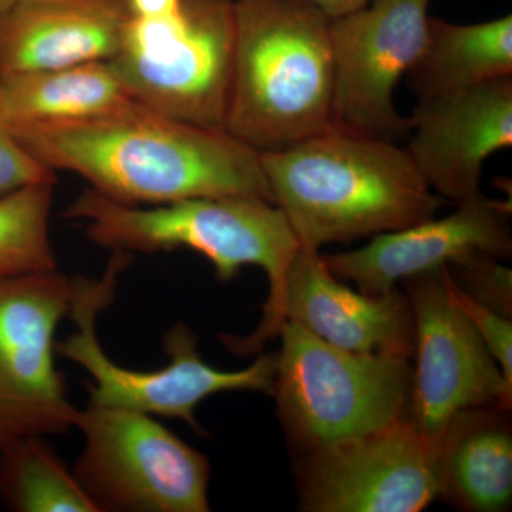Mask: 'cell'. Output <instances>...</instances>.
Here are the masks:
<instances>
[{
	"label": "cell",
	"instance_id": "obj_13",
	"mask_svg": "<svg viewBox=\"0 0 512 512\" xmlns=\"http://www.w3.org/2000/svg\"><path fill=\"white\" fill-rule=\"evenodd\" d=\"M292 322L338 348L363 353L413 352V316L399 291L369 295L343 284L316 249L299 247L286 272L281 296L247 338L229 336L225 345L241 355L259 352Z\"/></svg>",
	"mask_w": 512,
	"mask_h": 512
},
{
	"label": "cell",
	"instance_id": "obj_9",
	"mask_svg": "<svg viewBox=\"0 0 512 512\" xmlns=\"http://www.w3.org/2000/svg\"><path fill=\"white\" fill-rule=\"evenodd\" d=\"M74 278L55 271L0 278V450L76 427L55 363L56 330L69 315Z\"/></svg>",
	"mask_w": 512,
	"mask_h": 512
},
{
	"label": "cell",
	"instance_id": "obj_14",
	"mask_svg": "<svg viewBox=\"0 0 512 512\" xmlns=\"http://www.w3.org/2000/svg\"><path fill=\"white\" fill-rule=\"evenodd\" d=\"M511 204L481 195L453 214L376 235L366 247L325 255L330 271L360 292L382 295L414 276L474 256L507 261L512 252Z\"/></svg>",
	"mask_w": 512,
	"mask_h": 512
},
{
	"label": "cell",
	"instance_id": "obj_23",
	"mask_svg": "<svg viewBox=\"0 0 512 512\" xmlns=\"http://www.w3.org/2000/svg\"><path fill=\"white\" fill-rule=\"evenodd\" d=\"M447 285L454 301L460 306L461 311L466 313L467 318L473 323L474 329L477 330L478 336L483 340L485 348L497 362L501 375H503L505 387L508 392L512 393L511 319L471 298L457 285L448 268Z\"/></svg>",
	"mask_w": 512,
	"mask_h": 512
},
{
	"label": "cell",
	"instance_id": "obj_19",
	"mask_svg": "<svg viewBox=\"0 0 512 512\" xmlns=\"http://www.w3.org/2000/svg\"><path fill=\"white\" fill-rule=\"evenodd\" d=\"M481 409L451 421L441 439V493L461 508L507 510L512 498V437L504 420Z\"/></svg>",
	"mask_w": 512,
	"mask_h": 512
},
{
	"label": "cell",
	"instance_id": "obj_8",
	"mask_svg": "<svg viewBox=\"0 0 512 512\" xmlns=\"http://www.w3.org/2000/svg\"><path fill=\"white\" fill-rule=\"evenodd\" d=\"M73 473L99 512L210 511V461L150 414L89 403Z\"/></svg>",
	"mask_w": 512,
	"mask_h": 512
},
{
	"label": "cell",
	"instance_id": "obj_22",
	"mask_svg": "<svg viewBox=\"0 0 512 512\" xmlns=\"http://www.w3.org/2000/svg\"><path fill=\"white\" fill-rule=\"evenodd\" d=\"M503 262L491 256H474L447 268L471 298L511 318L512 272Z\"/></svg>",
	"mask_w": 512,
	"mask_h": 512
},
{
	"label": "cell",
	"instance_id": "obj_4",
	"mask_svg": "<svg viewBox=\"0 0 512 512\" xmlns=\"http://www.w3.org/2000/svg\"><path fill=\"white\" fill-rule=\"evenodd\" d=\"M84 222L86 237L111 252L157 254L190 249L214 266L218 281L237 278L245 266L268 276L264 313L281 296L286 272L301 244L284 212L249 197H201L161 205H127L89 188L64 211Z\"/></svg>",
	"mask_w": 512,
	"mask_h": 512
},
{
	"label": "cell",
	"instance_id": "obj_26",
	"mask_svg": "<svg viewBox=\"0 0 512 512\" xmlns=\"http://www.w3.org/2000/svg\"><path fill=\"white\" fill-rule=\"evenodd\" d=\"M319 9L326 18L335 20L365 8L370 0H302Z\"/></svg>",
	"mask_w": 512,
	"mask_h": 512
},
{
	"label": "cell",
	"instance_id": "obj_25",
	"mask_svg": "<svg viewBox=\"0 0 512 512\" xmlns=\"http://www.w3.org/2000/svg\"><path fill=\"white\" fill-rule=\"evenodd\" d=\"M183 0H127L131 18L157 20L170 18L181 9Z\"/></svg>",
	"mask_w": 512,
	"mask_h": 512
},
{
	"label": "cell",
	"instance_id": "obj_20",
	"mask_svg": "<svg viewBox=\"0 0 512 512\" xmlns=\"http://www.w3.org/2000/svg\"><path fill=\"white\" fill-rule=\"evenodd\" d=\"M0 501L15 512H99L47 437L0 450Z\"/></svg>",
	"mask_w": 512,
	"mask_h": 512
},
{
	"label": "cell",
	"instance_id": "obj_1",
	"mask_svg": "<svg viewBox=\"0 0 512 512\" xmlns=\"http://www.w3.org/2000/svg\"><path fill=\"white\" fill-rule=\"evenodd\" d=\"M10 130L50 170L79 175L92 190L121 204L201 197L275 204L261 153L224 128L168 119L141 104L96 120Z\"/></svg>",
	"mask_w": 512,
	"mask_h": 512
},
{
	"label": "cell",
	"instance_id": "obj_17",
	"mask_svg": "<svg viewBox=\"0 0 512 512\" xmlns=\"http://www.w3.org/2000/svg\"><path fill=\"white\" fill-rule=\"evenodd\" d=\"M138 104L109 62L0 73V119L9 128L96 120Z\"/></svg>",
	"mask_w": 512,
	"mask_h": 512
},
{
	"label": "cell",
	"instance_id": "obj_15",
	"mask_svg": "<svg viewBox=\"0 0 512 512\" xmlns=\"http://www.w3.org/2000/svg\"><path fill=\"white\" fill-rule=\"evenodd\" d=\"M404 146L427 185L463 204L483 194L488 158L512 146V76L417 100Z\"/></svg>",
	"mask_w": 512,
	"mask_h": 512
},
{
	"label": "cell",
	"instance_id": "obj_18",
	"mask_svg": "<svg viewBox=\"0 0 512 512\" xmlns=\"http://www.w3.org/2000/svg\"><path fill=\"white\" fill-rule=\"evenodd\" d=\"M512 76V16L461 23L430 16L419 59L406 74L417 100L434 99Z\"/></svg>",
	"mask_w": 512,
	"mask_h": 512
},
{
	"label": "cell",
	"instance_id": "obj_16",
	"mask_svg": "<svg viewBox=\"0 0 512 512\" xmlns=\"http://www.w3.org/2000/svg\"><path fill=\"white\" fill-rule=\"evenodd\" d=\"M130 20L127 0H20L0 18V73L109 62Z\"/></svg>",
	"mask_w": 512,
	"mask_h": 512
},
{
	"label": "cell",
	"instance_id": "obj_10",
	"mask_svg": "<svg viewBox=\"0 0 512 512\" xmlns=\"http://www.w3.org/2000/svg\"><path fill=\"white\" fill-rule=\"evenodd\" d=\"M433 0H370L330 20L333 57L332 124L402 143L412 131L394 94L419 59Z\"/></svg>",
	"mask_w": 512,
	"mask_h": 512
},
{
	"label": "cell",
	"instance_id": "obj_11",
	"mask_svg": "<svg viewBox=\"0 0 512 512\" xmlns=\"http://www.w3.org/2000/svg\"><path fill=\"white\" fill-rule=\"evenodd\" d=\"M413 350L409 419L434 440L468 410L511 409L500 367L447 285V266L409 279Z\"/></svg>",
	"mask_w": 512,
	"mask_h": 512
},
{
	"label": "cell",
	"instance_id": "obj_3",
	"mask_svg": "<svg viewBox=\"0 0 512 512\" xmlns=\"http://www.w3.org/2000/svg\"><path fill=\"white\" fill-rule=\"evenodd\" d=\"M330 19L302 0H237L225 130L258 153L332 126Z\"/></svg>",
	"mask_w": 512,
	"mask_h": 512
},
{
	"label": "cell",
	"instance_id": "obj_7",
	"mask_svg": "<svg viewBox=\"0 0 512 512\" xmlns=\"http://www.w3.org/2000/svg\"><path fill=\"white\" fill-rule=\"evenodd\" d=\"M237 0H183L174 16L131 18L109 60L120 82L154 113L224 128L231 87ZM225 130V128H224Z\"/></svg>",
	"mask_w": 512,
	"mask_h": 512
},
{
	"label": "cell",
	"instance_id": "obj_21",
	"mask_svg": "<svg viewBox=\"0 0 512 512\" xmlns=\"http://www.w3.org/2000/svg\"><path fill=\"white\" fill-rule=\"evenodd\" d=\"M56 181L0 197V278L55 271L50 214Z\"/></svg>",
	"mask_w": 512,
	"mask_h": 512
},
{
	"label": "cell",
	"instance_id": "obj_12",
	"mask_svg": "<svg viewBox=\"0 0 512 512\" xmlns=\"http://www.w3.org/2000/svg\"><path fill=\"white\" fill-rule=\"evenodd\" d=\"M441 440L409 416L363 436L311 451L301 507L311 512H419L441 493Z\"/></svg>",
	"mask_w": 512,
	"mask_h": 512
},
{
	"label": "cell",
	"instance_id": "obj_6",
	"mask_svg": "<svg viewBox=\"0 0 512 512\" xmlns=\"http://www.w3.org/2000/svg\"><path fill=\"white\" fill-rule=\"evenodd\" d=\"M278 335L272 394L286 429L308 453L407 416L409 357L338 348L292 322Z\"/></svg>",
	"mask_w": 512,
	"mask_h": 512
},
{
	"label": "cell",
	"instance_id": "obj_27",
	"mask_svg": "<svg viewBox=\"0 0 512 512\" xmlns=\"http://www.w3.org/2000/svg\"><path fill=\"white\" fill-rule=\"evenodd\" d=\"M20 0H0V18H2L5 13H8L13 6L18 5Z\"/></svg>",
	"mask_w": 512,
	"mask_h": 512
},
{
	"label": "cell",
	"instance_id": "obj_2",
	"mask_svg": "<svg viewBox=\"0 0 512 512\" xmlns=\"http://www.w3.org/2000/svg\"><path fill=\"white\" fill-rule=\"evenodd\" d=\"M261 164L299 244L316 251L410 227L436 217L446 204L404 146L333 124L261 153Z\"/></svg>",
	"mask_w": 512,
	"mask_h": 512
},
{
	"label": "cell",
	"instance_id": "obj_24",
	"mask_svg": "<svg viewBox=\"0 0 512 512\" xmlns=\"http://www.w3.org/2000/svg\"><path fill=\"white\" fill-rule=\"evenodd\" d=\"M55 174L29 153L0 119V197L29 185L56 181Z\"/></svg>",
	"mask_w": 512,
	"mask_h": 512
},
{
	"label": "cell",
	"instance_id": "obj_5",
	"mask_svg": "<svg viewBox=\"0 0 512 512\" xmlns=\"http://www.w3.org/2000/svg\"><path fill=\"white\" fill-rule=\"evenodd\" d=\"M131 256L113 252L100 278H74L69 316L76 330L56 343V353L92 377L89 403L181 420L201 430L195 409L208 397L225 392H274L275 353L259 356L245 369L225 372L204 362L197 335L184 323H177L165 333L167 366L144 372L113 362L97 338V319L114 301L117 282L130 265Z\"/></svg>",
	"mask_w": 512,
	"mask_h": 512
}]
</instances>
